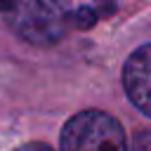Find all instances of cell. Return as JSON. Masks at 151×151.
Wrapping results in <instances>:
<instances>
[{
    "label": "cell",
    "mask_w": 151,
    "mask_h": 151,
    "mask_svg": "<svg viewBox=\"0 0 151 151\" xmlns=\"http://www.w3.org/2000/svg\"><path fill=\"white\" fill-rule=\"evenodd\" d=\"M61 151H127V139L113 116L87 109L64 125Z\"/></svg>",
    "instance_id": "7a4b0ae2"
},
{
    "label": "cell",
    "mask_w": 151,
    "mask_h": 151,
    "mask_svg": "<svg viewBox=\"0 0 151 151\" xmlns=\"http://www.w3.org/2000/svg\"><path fill=\"white\" fill-rule=\"evenodd\" d=\"M130 151H151V132H139V134H134Z\"/></svg>",
    "instance_id": "277c9868"
},
{
    "label": "cell",
    "mask_w": 151,
    "mask_h": 151,
    "mask_svg": "<svg viewBox=\"0 0 151 151\" xmlns=\"http://www.w3.org/2000/svg\"><path fill=\"white\" fill-rule=\"evenodd\" d=\"M17 151H54V149L47 146V144H42V142H28V144L19 146Z\"/></svg>",
    "instance_id": "5b68a950"
},
{
    "label": "cell",
    "mask_w": 151,
    "mask_h": 151,
    "mask_svg": "<svg viewBox=\"0 0 151 151\" xmlns=\"http://www.w3.org/2000/svg\"><path fill=\"white\" fill-rule=\"evenodd\" d=\"M123 87L130 101L146 116H151V42L137 47L123 68Z\"/></svg>",
    "instance_id": "3957f363"
},
{
    "label": "cell",
    "mask_w": 151,
    "mask_h": 151,
    "mask_svg": "<svg viewBox=\"0 0 151 151\" xmlns=\"http://www.w3.org/2000/svg\"><path fill=\"white\" fill-rule=\"evenodd\" d=\"M17 5H19V0H0V9L2 12H12Z\"/></svg>",
    "instance_id": "8992f818"
},
{
    "label": "cell",
    "mask_w": 151,
    "mask_h": 151,
    "mask_svg": "<svg viewBox=\"0 0 151 151\" xmlns=\"http://www.w3.org/2000/svg\"><path fill=\"white\" fill-rule=\"evenodd\" d=\"M71 21V0H19L9 12V24L19 38L31 45L50 47L66 35Z\"/></svg>",
    "instance_id": "6da1fadb"
}]
</instances>
